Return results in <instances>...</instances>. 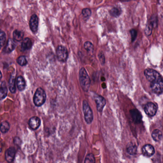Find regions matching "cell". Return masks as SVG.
Instances as JSON below:
<instances>
[{
  "mask_svg": "<svg viewBox=\"0 0 163 163\" xmlns=\"http://www.w3.org/2000/svg\"><path fill=\"white\" fill-rule=\"evenodd\" d=\"M80 84L82 90L85 92L89 90L90 85V80L87 73V71L84 68H81L80 70Z\"/></svg>",
  "mask_w": 163,
  "mask_h": 163,
  "instance_id": "cell-1",
  "label": "cell"
},
{
  "mask_svg": "<svg viewBox=\"0 0 163 163\" xmlns=\"http://www.w3.org/2000/svg\"><path fill=\"white\" fill-rule=\"evenodd\" d=\"M46 98V93L45 90L42 88H38L35 92L33 101L36 106L40 107L45 104Z\"/></svg>",
  "mask_w": 163,
  "mask_h": 163,
  "instance_id": "cell-2",
  "label": "cell"
},
{
  "mask_svg": "<svg viewBox=\"0 0 163 163\" xmlns=\"http://www.w3.org/2000/svg\"><path fill=\"white\" fill-rule=\"evenodd\" d=\"M83 110L86 122L88 124H91L93 119V114L89 104L85 100L83 101Z\"/></svg>",
  "mask_w": 163,
  "mask_h": 163,
  "instance_id": "cell-3",
  "label": "cell"
},
{
  "mask_svg": "<svg viewBox=\"0 0 163 163\" xmlns=\"http://www.w3.org/2000/svg\"><path fill=\"white\" fill-rule=\"evenodd\" d=\"M150 88L154 93L160 95L163 93V78L150 83Z\"/></svg>",
  "mask_w": 163,
  "mask_h": 163,
  "instance_id": "cell-4",
  "label": "cell"
},
{
  "mask_svg": "<svg viewBox=\"0 0 163 163\" xmlns=\"http://www.w3.org/2000/svg\"><path fill=\"white\" fill-rule=\"evenodd\" d=\"M144 74L146 79L150 83L162 77L159 72L153 69H146L144 70Z\"/></svg>",
  "mask_w": 163,
  "mask_h": 163,
  "instance_id": "cell-5",
  "label": "cell"
},
{
  "mask_svg": "<svg viewBox=\"0 0 163 163\" xmlns=\"http://www.w3.org/2000/svg\"><path fill=\"white\" fill-rule=\"evenodd\" d=\"M57 59L60 62H65L68 59L69 53L66 47L63 46H59L56 50Z\"/></svg>",
  "mask_w": 163,
  "mask_h": 163,
  "instance_id": "cell-6",
  "label": "cell"
},
{
  "mask_svg": "<svg viewBox=\"0 0 163 163\" xmlns=\"http://www.w3.org/2000/svg\"><path fill=\"white\" fill-rule=\"evenodd\" d=\"M144 110L146 114L149 116L152 117L156 114L157 107L154 103H148L144 106Z\"/></svg>",
  "mask_w": 163,
  "mask_h": 163,
  "instance_id": "cell-7",
  "label": "cell"
},
{
  "mask_svg": "<svg viewBox=\"0 0 163 163\" xmlns=\"http://www.w3.org/2000/svg\"><path fill=\"white\" fill-rule=\"evenodd\" d=\"M96 104L97 105V110L100 112L103 111L105 105H106V101L105 99L100 95L96 94L94 96Z\"/></svg>",
  "mask_w": 163,
  "mask_h": 163,
  "instance_id": "cell-8",
  "label": "cell"
},
{
  "mask_svg": "<svg viewBox=\"0 0 163 163\" xmlns=\"http://www.w3.org/2000/svg\"><path fill=\"white\" fill-rule=\"evenodd\" d=\"M30 28L33 33H36L38 30V18L36 15L31 16L29 21Z\"/></svg>",
  "mask_w": 163,
  "mask_h": 163,
  "instance_id": "cell-9",
  "label": "cell"
},
{
  "mask_svg": "<svg viewBox=\"0 0 163 163\" xmlns=\"http://www.w3.org/2000/svg\"><path fill=\"white\" fill-rule=\"evenodd\" d=\"M15 149L14 148H10L6 150L5 153V160L8 163H12L14 161L15 155Z\"/></svg>",
  "mask_w": 163,
  "mask_h": 163,
  "instance_id": "cell-10",
  "label": "cell"
},
{
  "mask_svg": "<svg viewBox=\"0 0 163 163\" xmlns=\"http://www.w3.org/2000/svg\"><path fill=\"white\" fill-rule=\"evenodd\" d=\"M28 124L32 129L36 130L40 126L41 120L38 117L34 116L30 119Z\"/></svg>",
  "mask_w": 163,
  "mask_h": 163,
  "instance_id": "cell-11",
  "label": "cell"
},
{
  "mask_svg": "<svg viewBox=\"0 0 163 163\" xmlns=\"http://www.w3.org/2000/svg\"><path fill=\"white\" fill-rule=\"evenodd\" d=\"M155 150L154 148L151 144H146L143 146L142 154L146 157H150L154 154Z\"/></svg>",
  "mask_w": 163,
  "mask_h": 163,
  "instance_id": "cell-12",
  "label": "cell"
},
{
  "mask_svg": "<svg viewBox=\"0 0 163 163\" xmlns=\"http://www.w3.org/2000/svg\"><path fill=\"white\" fill-rule=\"evenodd\" d=\"M16 46V44L15 42V41L11 38H9L7 44L4 48V52L7 54L11 53L12 51L15 49Z\"/></svg>",
  "mask_w": 163,
  "mask_h": 163,
  "instance_id": "cell-13",
  "label": "cell"
},
{
  "mask_svg": "<svg viewBox=\"0 0 163 163\" xmlns=\"http://www.w3.org/2000/svg\"><path fill=\"white\" fill-rule=\"evenodd\" d=\"M131 115L132 116L133 121L136 124H139L142 120V115L138 110L133 109L130 110Z\"/></svg>",
  "mask_w": 163,
  "mask_h": 163,
  "instance_id": "cell-14",
  "label": "cell"
},
{
  "mask_svg": "<svg viewBox=\"0 0 163 163\" xmlns=\"http://www.w3.org/2000/svg\"><path fill=\"white\" fill-rule=\"evenodd\" d=\"M32 46V42L30 39L25 38L23 40L21 44V49L23 51L28 50L30 49Z\"/></svg>",
  "mask_w": 163,
  "mask_h": 163,
  "instance_id": "cell-15",
  "label": "cell"
},
{
  "mask_svg": "<svg viewBox=\"0 0 163 163\" xmlns=\"http://www.w3.org/2000/svg\"><path fill=\"white\" fill-rule=\"evenodd\" d=\"M16 84H17V88L20 91H23L25 88L26 84H25V79L23 76H18L16 80Z\"/></svg>",
  "mask_w": 163,
  "mask_h": 163,
  "instance_id": "cell-16",
  "label": "cell"
},
{
  "mask_svg": "<svg viewBox=\"0 0 163 163\" xmlns=\"http://www.w3.org/2000/svg\"><path fill=\"white\" fill-rule=\"evenodd\" d=\"M7 92H8V89L7 86L6 85L5 82L3 81L2 82L0 89V98L1 100L5 99L7 96Z\"/></svg>",
  "mask_w": 163,
  "mask_h": 163,
  "instance_id": "cell-17",
  "label": "cell"
},
{
  "mask_svg": "<svg viewBox=\"0 0 163 163\" xmlns=\"http://www.w3.org/2000/svg\"><path fill=\"white\" fill-rule=\"evenodd\" d=\"M9 89L12 93H15V76L13 75H11L9 79Z\"/></svg>",
  "mask_w": 163,
  "mask_h": 163,
  "instance_id": "cell-18",
  "label": "cell"
},
{
  "mask_svg": "<svg viewBox=\"0 0 163 163\" xmlns=\"http://www.w3.org/2000/svg\"><path fill=\"white\" fill-rule=\"evenodd\" d=\"M12 36L14 39L17 41H20L24 38V33L23 31L15 30L14 31L12 34Z\"/></svg>",
  "mask_w": 163,
  "mask_h": 163,
  "instance_id": "cell-19",
  "label": "cell"
},
{
  "mask_svg": "<svg viewBox=\"0 0 163 163\" xmlns=\"http://www.w3.org/2000/svg\"><path fill=\"white\" fill-rule=\"evenodd\" d=\"M152 138L156 142H158L161 140L162 138V133L161 131L158 129H155L153 131L152 134Z\"/></svg>",
  "mask_w": 163,
  "mask_h": 163,
  "instance_id": "cell-20",
  "label": "cell"
},
{
  "mask_svg": "<svg viewBox=\"0 0 163 163\" xmlns=\"http://www.w3.org/2000/svg\"><path fill=\"white\" fill-rule=\"evenodd\" d=\"M127 151L131 155H135L137 153L136 145L133 144H129L127 147Z\"/></svg>",
  "mask_w": 163,
  "mask_h": 163,
  "instance_id": "cell-21",
  "label": "cell"
},
{
  "mask_svg": "<svg viewBox=\"0 0 163 163\" xmlns=\"http://www.w3.org/2000/svg\"><path fill=\"white\" fill-rule=\"evenodd\" d=\"M10 129V124L7 121H2L1 124V131L2 133H7Z\"/></svg>",
  "mask_w": 163,
  "mask_h": 163,
  "instance_id": "cell-22",
  "label": "cell"
},
{
  "mask_svg": "<svg viewBox=\"0 0 163 163\" xmlns=\"http://www.w3.org/2000/svg\"><path fill=\"white\" fill-rule=\"evenodd\" d=\"M110 14L112 16H114V17H118L121 14V11L119 8L114 7V8L111 9V10L110 12Z\"/></svg>",
  "mask_w": 163,
  "mask_h": 163,
  "instance_id": "cell-23",
  "label": "cell"
},
{
  "mask_svg": "<svg viewBox=\"0 0 163 163\" xmlns=\"http://www.w3.org/2000/svg\"><path fill=\"white\" fill-rule=\"evenodd\" d=\"M17 63L21 66H25L27 64V61L25 57L23 56H20L17 59Z\"/></svg>",
  "mask_w": 163,
  "mask_h": 163,
  "instance_id": "cell-24",
  "label": "cell"
},
{
  "mask_svg": "<svg viewBox=\"0 0 163 163\" xmlns=\"http://www.w3.org/2000/svg\"><path fill=\"white\" fill-rule=\"evenodd\" d=\"M84 163H95V159L92 154H89L87 155L85 159Z\"/></svg>",
  "mask_w": 163,
  "mask_h": 163,
  "instance_id": "cell-25",
  "label": "cell"
},
{
  "mask_svg": "<svg viewBox=\"0 0 163 163\" xmlns=\"http://www.w3.org/2000/svg\"><path fill=\"white\" fill-rule=\"evenodd\" d=\"M84 49L89 52H92L94 50V46L93 44L89 41H87L84 43Z\"/></svg>",
  "mask_w": 163,
  "mask_h": 163,
  "instance_id": "cell-26",
  "label": "cell"
},
{
  "mask_svg": "<svg viewBox=\"0 0 163 163\" xmlns=\"http://www.w3.org/2000/svg\"><path fill=\"white\" fill-rule=\"evenodd\" d=\"M82 14L85 19H88L91 15V12L89 8H85L82 10Z\"/></svg>",
  "mask_w": 163,
  "mask_h": 163,
  "instance_id": "cell-27",
  "label": "cell"
},
{
  "mask_svg": "<svg viewBox=\"0 0 163 163\" xmlns=\"http://www.w3.org/2000/svg\"><path fill=\"white\" fill-rule=\"evenodd\" d=\"M0 37H1V47H2L5 45L6 40V34L3 31H1Z\"/></svg>",
  "mask_w": 163,
  "mask_h": 163,
  "instance_id": "cell-28",
  "label": "cell"
},
{
  "mask_svg": "<svg viewBox=\"0 0 163 163\" xmlns=\"http://www.w3.org/2000/svg\"><path fill=\"white\" fill-rule=\"evenodd\" d=\"M98 56H99V60L100 61L101 64H104L105 61V58L104 55V53L102 51H100L99 53Z\"/></svg>",
  "mask_w": 163,
  "mask_h": 163,
  "instance_id": "cell-29",
  "label": "cell"
},
{
  "mask_svg": "<svg viewBox=\"0 0 163 163\" xmlns=\"http://www.w3.org/2000/svg\"><path fill=\"white\" fill-rule=\"evenodd\" d=\"M131 35V39H132V42H134L136 39L137 36V31L134 29H132L130 31Z\"/></svg>",
  "mask_w": 163,
  "mask_h": 163,
  "instance_id": "cell-30",
  "label": "cell"
},
{
  "mask_svg": "<svg viewBox=\"0 0 163 163\" xmlns=\"http://www.w3.org/2000/svg\"><path fill=\"white\" fill-rule=\"evenodd\" d=\"M145 33L146 35L148 36H150L152 33V26L150 25H148V26H146V29H145Z\"/></svg>",
  "mask_w": 163,
  "mask_h": 163,
  "instance_id": "cell-31",
  "label": "cell"
}]
</instances>
